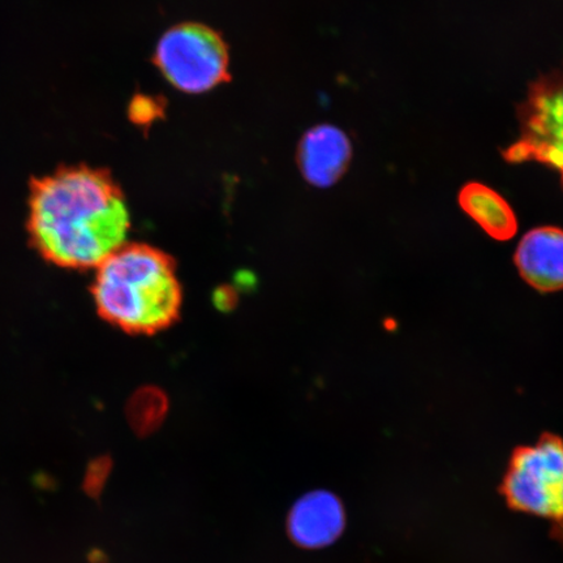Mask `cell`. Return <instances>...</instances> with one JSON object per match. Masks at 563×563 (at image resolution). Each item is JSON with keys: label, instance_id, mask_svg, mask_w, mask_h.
<instances>
[{"label": "cell", "instance_id": "obj_2", "mask_svg": "<svg viewBox=\"0 0 563 563\" xmlns=\"http://www.w3.org/2000/svg\"><path fill=\"white\" fill-rule=\"evenodd\" d=\"M93 297L98 313L131 334L173 325L183 300L173 260L146 244H125L106 258L97 267Z\"/></svg>", "mask_w": 563, "mask_h": 563}, {"label": "cell", "instance_id": "obj_6", "mask_svg": "<svg viewBox=\"0 0 563 563\" xmlns=\"http://www.w3.org/2000/svg\"><path fill=\"white\" fill-rule=\"evenodd\" d=\"M352 145L346 133L332 124L312 126L298 146V164L309 185L328 188L346 174Z\"/></svg>", "mask_w": 563, "mask_h": 563}, {"label": "cell", "instance_id": "obj_5", "mask_svg": "<svg viewBox=\"0 0 563 563\" xmlns=\"http://www.w3.org/2000/svg\"><path fill=\"white\" fill-rule=\"evenodd\" d=\"M503 493L514 510L559 522L563 518V440L545 434L534 445L518 449Z\"/></svg>", "mask_w": 563, "mask_h": 563}, {"label": "cell", "instance_id": "obj_12", "mask_svg": "<svg viewBox=\"0 0 563 563\" xmlns=\"http://www.w3.org/2000/svg\"><path fill=\"white\" fill-rule=\"evenodd\" d=\"M554 533L563 543V518L560 519L559 522H555Z\"/></svg>", "mask_w": 563, "mask_h": 563}, {"label": "cell", "instance_id": "obj_9", "mask_svg": "<svg viewBox=\"0 0 563 563\" xmlns=\"http://www.w3.org/2000/svg\"><path fill=\"white\" fill-rule=\"evenodd\" d=\"M460 206L489 236L510 241L518 231L516 213L495 189L482 183H468L460 192Z\"/></svg>", "mask_w": 563, "mask_h": 563}, {"label": "cell", "instance_id": "obj_4", "mask_svg": "<svg viewBox=\"0 0 563 563\" xmlns=\"http://www.w3.org/2000/svg\"><path fill=\"white\" fill-rule=\"evenodd\" d=\"M519 137L503 151L509 164L539 162L554 168L563 186V68L540 76L519 106Z\"/></svg>", "mask_w": 563, "mask_h": 563}, {"label": "cell", "instance_id": "obj_7", "mask_svg": "<svg viewBox=\"0 0 563 563\" xmlns=\"http://www.w3.org/2000/svg\"><path fill=\"white\" fill-rule=\"evenodd\" d=\"M346 516L333 493L316 490L300 498L288 517V533L295 544L319 549L341 537Z\"/></svg>", "mask_w": 563, "mask_h": 563}, {"label": "cell", "instance_id": "obj_1", "mask_svg": "<svg viewBox=\"0 0 563 563\" xmlns=\"http://www.w3.org/2000/svg\"><path fill=\"white\" fill-rule=\"evenodd\" d=\"M130 229L122 189L103 168L65 167L32 181L30 232L47 262L98 267L126 244Z\"/></svg>", "mask_w": 563, "mask_h": 563}, {"label": "cell", "instance_id": "obj_3", "mask_svg": "<svg viewBox=\"0 0 563 563\" xmlns=\"http://www.w3.org/2000/svg\"><path fill=\"white\" fill-rule=\"evenodd\" d=\"M152 62L181 93H208L231 81L228 42L206 24L180 23L170 27L159 38Z\"/></svg>", "mask_w": 563, "mask_h": 563}, {"label": "cell", "instance_id": "obj_10", "mask_svg": "<svg viewBox=\"0 0 563 563\" xmlns=\"http://www.w3.org/2000/svg\"><path fill=\"white\" fill-rule=\"evenodd\" d=\"M168 410L165 393L158 387H141L126 406V417L139 435L156 432L164 422Z\"/></svg>", "mask_w": 563, "mask_h": 563}, {"label": "cell", "instance_id": "obj_8", "mask_svg": "<svg viewBox=\"0 0 563 563\" xmlns=\"http://www.w3.org/2000/svg\"><path fill=\"white\" fill-rule=\"evenodd\" d=\"M516 265L538 291L563 290V230L547 227L527 232L517 246Z\"/></svg>", "mask_w": 563, "mask_h": 563}, {"label": "cell", "instance_id": "obj_11", "mask_svg": "<svg viewBox=\"0 0 563 563\" xmlns=\"http://www.w3.org/2000/svg\"><path fill=\"white\" fill-rule=\"evenodd\" d=\"M166 115L164 98L144 93L132 97L129 106L130 121L139 129L147 131Z\"/></svg>", "mask_w": 563, "mask_h": 563}]
</instances>
